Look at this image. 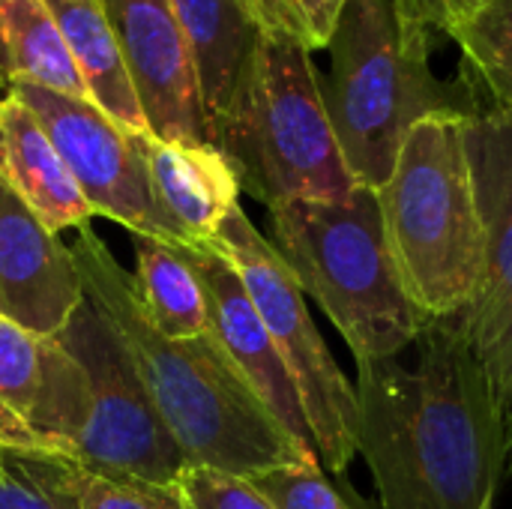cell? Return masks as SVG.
<instances>
[{"instance_id":"1","label":"cell","mask_w":512,"mask_h":509,"mask_svg":"<svg viewBox=\"0 0 512 509\" xmlns=\"http://www.w3.org/2000/svg\"><path fill=\"white\" fill-rule=\"evenodd\" d=\"M402 354L357 366V456L381 509H495L507 420L459 318L426 321Z\"/></svg>"},{"instance_id":"2","label":"cell","mask_w":512,"mask_h":509,"mask_svg":"<svg viewBox=\"0 0 512 509\" xmlns=\"http://www.w3.org/2000/svg\"><path fill=\"white\" fill-rule=\"evenodd\" d=\"M69 249L84 297L129 351L141 387L186 468H216L249 480L315 456L267 411L213 333L177 342L147 324L132 276L90 225L78 231V243Z\"/></svg>"},{"instance_id":"3","label":"cell","mask_w":512,"mask_h":509,"mask_svg":"<svg viewBox=\"0 0 512 509\" xmlns=\"http://www.w3.org/2000/svg\"><path fill=\"white\" fill-rule=\"evenodd\" d=\"M321 78L327 117L351 180L378 192L426 117H474L480 105L462 81L432 72V27L408 0H348Z\"/></svg>"},{"instance_id":"4","label":"cell","mask_w":512,"mask_h":509,"mask_svg":"<svg viewBox=\"0 0 512 509\" xmlns=\"http://www.w3.org/2000/svg\"><path fill=\"white\" fill-rule=\"evenodd\" d=\"M27 426L51 450L99 474L174 483L186 468L129 351L87 297L42 339L39 393Z\"/></svg>"},{"instance_id":"5","label":"cell","mask_w":512,"mask_h":509,"mask_svg":"<svg viewBox=\"0 0 512 509\" xmlns=\"http://www.w3.org/2000/svg\"><path fill=\"white\" fill-rule=\"evenodd\" d=\"M270 213V243L357 366L405 354L426 327L387 246L378 195L357 186L333 201H288Z\"/></svg>"},{"instance_id":"6","label":"cell","mask_w":512,"mask_h":509,"mask_svg":"<svg viewBox=\"0 0 512 509\" xmlns=\"http://www.w3.org/2000/svg\"><path fill=\"white\" fill-rule=\"evenodd\" d=\"M465 120H420L375 192L396 270L426 321L459 318L483 285V219Z\"/></svg>"},{"instance_id":"7","label":"cell","mask_w":512,"mask_h":509,"mask_svg":"<svg viewBox=\"0 0 512 509\" xmlns=\"http://www.w3.org/2000/svg\"><path fill=\"white\" fill-rule=\"evenodd\" d=\"M210 144L234 168L240 192L267 210L333 201L357 189L327 117L312 51L285 39L255 36Z\"/></svg>"},{"instance_id":"8","label":"cell","mask_w":512,"mask_h":509,"mask_svg":"<svg viewBox=\"0 0 512 509\" xmlns=\"http://www.w3.org/2000/svg\"><path fill=\"white\" fill-rule=\"evenodd\" d=\"M213 249L237 270L294 381L318 465L345 474L357 456V393L315 327L303 288L240 204L222 222Z\"/></svg>"},{"instance_id":"9","label":"cell","mask_w":512,"mask_h":509,"mask_svg":"<svg viewBox=\"0 0 512 509\" xmlns=\"http://www.w3.org/2000/svg\"><path fill=\"white\" fill-rule=\"evenodd\" d=\"M465 147L483 219V285L459 324L489 372L507 420L512 405V111L468 117Z\"/></svg>"},{"instance_id":"10","label":"cell","mask_w":512,"mask_h":509,"mask_svg":"<svg viewBox=\"0 0 512 509\" xmlns=\"http://www.w3.org/2000/svg\"><path fill=\"white\" fill-rule=\"evenodd\" d=\"M9 93L36 114L93 216L123 225L132 237L165 240L135 132L117 126L90 99H72L30 81H15Z\"/></svg>"},{"instance_id":"11","label":"cell","mask_w":512,"mask_h":509,"mask_svg":"<svg viewBox=\"0 0 512 509\" xmlns=\"http://www.w3.org/2000/svg\"><path fill=\"white\" fill-rule=\"evenodd\" d=\"M129 66L147 132L159 141L210 144L192 51L168 0H99Z\"/></svg>"},{"instance_id":"12","label":"cell","mask_w":512,"mask_h":509,"mask_svg":"<svg viewBox=\"0 0 512 509\" xmlns=\"http://www.w3.org/2000/svg\"><path fill=\"white\" fill-rule=\"evenodd\" d=\"M84 300L72 249L0 174V315L48 339Z\"/></svg>"},{"instance_id":"13","label":"cell","mask_w":512,"mask_h":509,"mask_svg":"<svg viewBox=\"0 0 512 509\" xmlns=\"http://www.w3.org/2000/svg\"><path fill=\"white\" fill-rule=\"evenodd\" d=\"M186 258L201 279L207 309H210L213 339L219 342V348L225 351L231 366L243 375V381L255 390V396L267 405V411L288 429V435L315 453L294 381H291L255 303L249 300L237 270L213 246L186 249Z\"/></svg>"},{"instance_id":"14","label":"cell","mask_w":512,"mask_h":509,"mask_svg":"<svg viewBox=\"0 0 512 509\" xmlns=\"http://www.w3.org/2000/svg\"><path fill=\"white\" fill-rule=\"evenodd\" d=\"M147 186L165 240L186 249L216 243L222 222L240 204V183L228 159L213 144L159 141L138 135Z\"/></svg>"},{"instance_id":"15","label":"cell","mask_w":512,"mask_h":509,"mask_svg":"<svg viewBox=\"0 0 512 509\" xmlns=\"http://www.w3.org/2000/svg\"><path fill=\"white\" fill-rule=\"evenodd\" d=\"M0 174L51 234L90 225V204L36 114L15 93L0 96Z\"/></svg>"},{"instance_id":"16","label":"cell","mask_w":512,"mask_h":509,"mask_svg":"<svg viewBox=\"0 0 512 509\" xmlns=\"http://www.w3.org/2000/svg\"><path fill=\"white\" fill-rule=\"evenodd\" d=\"M195 60L207 138L225 117L255 45L243 0H168Z\"/></svg>"},{"instance_id":"17","label":"cell","mask_w":512,"mask_h":509,"mask_svg":"<svg viewBox=\"0 0 512 509\" xmlns=\"http://www.w3.org/2000/svg\"><path fill=\"white\" fill-rule=\"evenodd\" d=\"M84 81L87 99L126 132H147L144 111L99 0H45Z\"/></svg>"},{"instance_id":"18","label":"cell","mask_w":512,"mask_h":509,"mask_svg":"<svg viewBox=\"0 0 512 509\" xmlns=\"http://www.w3.org/2000/svg\"><path fill=\"white\" fill-rule=\"evenodd\" d=\"M132 252L135 273L129 276L147 324L159 336L177 342L207 336L210 309L186 249L156 237H132Z\"/></svg>"},{"instance_id":"19","label":"cell","mask_w":512,"mask_h":509,"mask_svg":"<svg viewBox=\"0 0 512 509\" xmlns=\"http://www.w3.org/2000/svg\"><path fill=\"white\" fill-rule=\"evenodd\" d=\"M30 81L87 99L84 81L45 0H0V90Z\"/></svg>"},{"instance_id":"20","label":"cell","mask_w":512,"mask_h":509,"mask_svg":"<svg viewBox=\"0 0 512 509\" xmlns=\"http://www.w3.org/2000/svg\"><path fill=\"white\" fill-rule=\"evenodd\" d=\"M444 36L459 45V81L480 111H512V0H474Z\"/></svg>"},{"instance_id":"21","label":"cell","mask_w":512,"mask_h":509,"mask_svg":"<svg viewBox=\"0 0 512 509\" xmlns=\"http://www.w3.org/2000/svg\"><path fill=\"white\" fill-rule=\"evenodd\" d=\"M0 509H81L75 459L0 447Z\"/></svg>"},{"instance_id":"22","label":"cell","mask_w":512,"mask_h":509,"mask_svg":"<svg viewBox=\"0 0 512 509\" xmlns=\"http://www.w3.org/2000/svg\"><path fill=\"white\" fill-rule=\"evenodd\" d=\"M273 509H369L354 489L333 483L315 456L249 477Z\"/></svg>"},{"instance_id":"23","label":"cell","mask_w":512,"mask_h":509,"mask_svg":"<svg viewBox=\"0 0 512 509\" xmlns=\"http://www.w3.org/2000/svg\"><path fill=\"white\" fill-rule=\"evenodd\" d=\"M348 0H243L246 15L261 36L321 51L330 45Z\"/></svg>"},{"instance_id":"24","label":"cell","mask_w":512,"mask_h":509,"mask_svg":"<svg viewBox=\"0 0 512 509\" xmlns=\"http://www.w3.org/2000/svg\"><path fill=\"white\" fill-rule=\"evenodd\" d=\"M42 336L0 315V405L21 423L30 420L39 393Z\"/></svg>"},{"instance_id":"25","label":"cell","mask_w":512,"mask_h":509,"mask_svg":"<svg viewBox=\"0 0 512 509\" xmlns=\"http://www.w3.org/2000/svg\"><path fill=\"white\" fill-rule=\"evenodd\" d=\"M81 509H189L177 483H153L126 474H99L75 462Z\"/></svg>"},{"instance_id":"26","label":"cell","mask_w":512,"mask_h":509,"mask_svg":"<svg viewBox=\"0 0 512 509\" xmlns=\"http://www.w3.org/2000/svg\"><path fill=\"white\" fill-rule=\"evenodd\" d=\"M174 483L189 509H273L246 477L216 468H183Z\"/></svg>"},{"instance_id":"27","label":"cell","mask_w":512,"mask_h":509,"mask_svg":"<svg viewBox=\"0 0 512 509\" xmlns=\"http://www.w3.org/2000/svg\"><path fill=\"white\" fill-rule=\"evenodd\" d=\"M474 0H408V6L438 33H447V27L471 6Z\"/></svg>"},{"instance_id":"28","label":"cell","mask_w":512,"mask_h":509,"mask_svg":"<svg viewBox=\"0 0 512 509\" xmlns=\"http://www.w3.org/2000/svg\"><path fill=\"white\" fill-rule=\"evenodd\" d=\"M0 447H9V450H51L39 435H33V429L27 423H21L3 405H0ZM51 453H57V450H51Z\"/></svg>"},{"instance_id":"29","label":"cell","mask_w":512,"mask_h":509,"mask_svg":"<svg viewBox=\"0 0 512 509\" xmlns=\"http://www.w3.org/2000/svg\"><path fill=\"white\" fill-rule=\"evenodd\" d=\"M507 471H510L512 477V405L510 411H507Z\"/></svg>"}]
</instances>
